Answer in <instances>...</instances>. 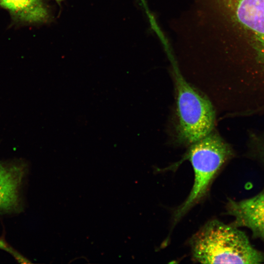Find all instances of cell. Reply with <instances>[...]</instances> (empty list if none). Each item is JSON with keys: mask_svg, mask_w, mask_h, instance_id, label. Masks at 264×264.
<instances>
[{"mask_svg": "<svg viewBox=\"0 0 264 264\" xmlns=\"http://www.w3.org/2000/svg\"><path fill=\"white\" fill-rule=\"evenodd\" d=\"M262 144H263V150L264 151V139L263 140V142H262Z\"/></svg>", "mask_w": 264, "mask_h": 264, "instance_id": "ba28073f", "label": "cell"}, {"mask_svg": "<svg viewBox=\"0 0 264 264\" xmlns=\"http://www.w3.org/2000/svg\"><path fill=\"white\" fill-rule=\"evenodd\" d=\"M0 6L20 22L39 23L49 18L48 10L43 0H0Z\"/></svg>", "mask_w": 264, "mask_h": 264, "instance_id": "52a82bcc", "label": "cell"}, {"mask_svg": "<svg viewBox=\"0 0 264 264\" xmlns=\"http://www.w3.org/2000/svg\"><path fill=\"white\" fill-rule=\"evenodd\" d=\"M58 3H61L62 0H55Z\"/></svg>", "mask_w": 264, "mask_h": 264, "instance_id": "9c48e42d", "label": "cell"}, {"mask_svg": "<svg viewBox=\"0 0 264 264\" xmlns=\"http://www.w3.org/2000/svg\"><path fill=\"white\" fill-rule=\"evenodd\" d=\"M27 172L22 160L0 161V214L22 210L21 191Z\"/></svg>", "mask_w": 264, "mask_h": 264, "instance_id": "5b68a950", "label": "cell"}, {"mask_svg": "<svg viewBox=\"0 0 264 264\" xmlns=\"http://www.w3.org/2000/svg\"><path fill=\"white\" fill-rule=\"evenodd\" d=\"M227 214L233 216L231 225L250 229L254 237L264 241V191L249 198L240 201L230 199Z\"/></svg>", "mask_w": 264, "mask_h": 264, "instance_id": "8992f818", "label": "cell"}, {"mask_svg": "<svg viewBox=\"0 0 264 264\" xmlns=\"http://www.w3.org/2000/svg\"><path fill=\"white\" fill-rule=\"evenodd\" d=\"M176 97V137L190 145L210 133L214 127L215 113L211 102L184 79L174 64Z\"/></svg>", "mask_w": 264, "mask_h": 264, "instance_id": "277c9868", "label": "cell"}, {"mask_svg": "<svg viewBox=\"0 0 264 264\" xmlns=\"http://www.w3.org/2000/svg\"><path fill=\"white\" fill-rule=\"evenodd\" d=\"M233 155L230 145L212 132L190 145L183 160L191 162L194 181L189 196L174 214L175 223L207 195L216 176Z\"/></svg>", "mask_w": 264, "mask_h": 264, "instance_id": "3957f363", "label": "cell"}, {"mask_svg": "<svg viewBox=\"0 0 264 264\" xmlns=\"http://www.w3.org/2000/svg\"><path fill=\"white\" fill-rule=\"evenodd\" d=\"M215 16L223 17L250 42L253 62L241 81L250 96L264 101V0H211Z\"/></svg>", "mask_w": 264, "mask_h": 264, "instance_id": "6da1fadb", "label": "cell"}, {"mask_svg": "<svg viewBox=\"0 0 264 264\" xmlns=\"http://www.w3.org/2000/svg\"><path fill=\"white\" fill-rule=\"evenodd\" d=\"M193 259L201 264H259L264 253L254 248L237 227L208 221L189 240Z\"/></svg>", "mask_w": 264, "mask_h": 264, "instance_id": "7a4b0ae2", "label": "cell"}]
</instances>
